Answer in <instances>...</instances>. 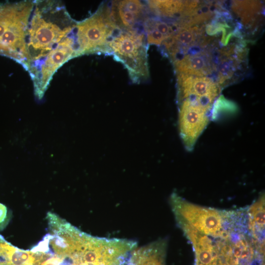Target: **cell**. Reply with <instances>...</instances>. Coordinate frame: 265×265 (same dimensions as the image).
I'll list each match as a JSON object with an SVG mask.
<instances>
[{
  "label": "cell",
  "instance_id": "obj_1",
  "mask_svg": "<svg viewBox=\"0 0 265 265\" xmlns=\"http://www.w3.org/2000/svg\"><path fill=\"white\" fill-rule=\"evenodd\" d=\"M46 218L48 232L31 249L36 265H121L136 242L94 237L54 213Z\"/></svg>",
  "mask_w": 265,
  "mask_h": 265
},
{
  "label": "cell",
  "instance_id": "obj_2",
  "mask_svg": "<svg viewBox=\"0 0 265 265\" xmlns=\"http://www.w3.org/2000/svg\"><path fill=\"white\" fill-rule=\"evenodd\" d=\"M77 22L56 0H35L27 30L25 61L28 72L36 67L73 30Z\"/></svg>",
  "mask_w": 265,
  "mask_h": 265
},
{
  "label": "cell",
  "instance_id": "obj_3",
  "mask_svg": "<svg viewBox=\"0 0 265 265\" xmlns=\"http://www.w3.org/2000/svg\"><path fill=\"white\" fill-rule=\"evenodd\" d=\"M33 0L0 3V54L24 65Z\"/></svg>",
  "mask_w": 265,
  "mask_h": 265
},
{
  "label": "cell",
  "instance_id": "obj_4",
  "mask_svg": "<svg viewBox=\"0 0 265 265\" xmlns=\"http://www.w3.org/2000/svg\"><path fill=\"white\" fill-rule=\"evenodd\" d=\"M107 53L112 54L127 69L133 82L149 77L147 43L144 30L138 28L122 29L117 27L107 45Z\"/></svg>",
  "mask_w": 265,
  "mask_h": 265
},
{
  "label": "cell",
  "instance_id": "obj_5",
  "mask_svg": "<svg viewBox=\"0 0 265 265\" xmlns=\"http://www.w3.org/2000/svg\"><path fill=\"white\" fill-rule=\"evenodd\" d=\"M117 27L109 5L102 3L93 15L77 22L73 29L76 57L88 53H107L108 43Z\"/></svg>",
  "mask_w": 265,
  "mask_h": 265
},
{
  "label": "cell",
  "instance_id": "obj_6",
  "mask_svg": "<svg viewBox=\"0 0 265 265\" xmlns=\"http://www.w3.org/2000/svg\"><path fill=\"white\" fill-rule=\"evenodd\" d=\"M170 204L178 223L188 225L205 235L217 236L222 233V217L215 210L190 203L175 193Z\"/></svg>",
  "mask_w": 265,
  "mask_h": 265
},
{
  "label": "cell",
  "instance_id": "obj_7",
  "mask_svg": "<svg viewBox=\"0 0 265 265\" xmlns=\"http://www.w3.org/2000/svg\"><path fill=\"white\" fill-rule=\"evenodd\" d=\"M75 52L73 30L36 67L28 72L33 82L35 95L39 99L43 96L57 70L66 62L76 57Z\"/></svg>",
  "mask_w": 265,
  "mask_h": 265
},
{
  "label": "cell",
  "instance_id": "obj_8",
  "mask_svg": "<svg viewBox=\"0 0 265 265\" xmlns=\"http://www.w3.org/2000/svg\"><path fill=\"white\" fill-rule=\"evenodd\" d=\"M179 100H186L212 113L213 105L219 96L220 88L211 79L183 74L177 75Z\"/></svg>",
  "mask_w": 265,
  "mask_h": 265
},
{
  "label": "cell",
  "instance_id": "obj_9",
  "mask_svg": "<svg viewBox=\"0 0 265 265\" xmlns=\"http://www.w3.org/2000/svg\"><path fill=\"white\" fill-rule=\"evenodd\" d=\"M180 103L179 114L180 136L185 148L191 151L209 123L211 112L186 100Z\"/></svg>",
  "mask_w": 265,
  "mask_h": 265
},
{
  "label": "cell",
  "instance_id": "obj_10",
  "mask_svg": "<svg viewBox=\"0 0 265 265\" xmlns=\"http://www.w3.org/2000/svg\"><path fill=\"white\" fill-rule=\"evenodd\" d=\"M109 5V4H108ZM111 17L116 25L122 29L137 28L143 24L145 6L139 0H115L109 3Z\"/></svg>",
  "mask_w": 265,
  "mask_h": 265
},
{
  "label": "cell",
  "instance_id": "obj_11",
  "mask_svg": "<svg viewBox=\"0 0 265 265\" xmlns=\"http://www.w3.org/2000/svg\"><path fill=\"white\" fill-rule=\"evenodd\" d=\"M165 243L158 241L133 249L128 265H164Z\"/></svg>",
  "mask_w": 265,
  "mask_h": 265
},
{
  "label": "cell",
  "instance_id": "obj_12",
  "mask_svg": "<svg viewBox=\"0 0 265 265\" xmlns=\"http://www.w3.org/2000/svg\"><path fill=\"white\" fill-rule=\"evenodd\" d=\"M34 253L18 248L0 235V265H36Z\"/></svg>",
  "mask_w": 265,
  "mask_h": 265
},
{
  "label": "cell",
  "instance_id": "obj_13",
  "mask_svg": "<svg viewBox=\"0 0 265 265\" xmlns=\"http://www.w3.org/2000/svg\"><path fill=\"white\" fill-rule=\"evenodd\" d=\"M183 231L193 245L198 265H212L215 257L212 241L207 235L189 226L186 227Z\"/></svg>",
  "mask_w": 265,
  "mask_h": 265
},
{
  "label": "cell",
  "instance_id": "obj_14",
  "mask_svg": "<svg viewBox=\"0 0 265 265\" xmlns=\"http://www.w3.org/2000/svg\"><path fill=\"white\" fill-rule=\"evenodd\" d=\"M174 65L178 74L204 77L212 71L204 55H186L174 62Z\"/></svg>",
  "mask_w": 265,
  "mask_h": 265
},
{
  "label": "cell",
  "instance_id": "obj_15",
  "mask_svg": "<svg viewBox=\"0 0 265 265\" xmlns=\"http://www.w3.org/2000/svg\"><path fill=\"white\" fill-rule=\"evenodd\" d=\"M148 6L155 13L167 17L184 16L187 11V1L149 0Z\"/></svg>",
  "mask_w": 265,
  "mask_h": 265
},
{
  "label": "cell",
  "instance_id": "obj_16",
  "mask_svg": "<svg viewBox=\"0 0 265 265\" xmlns=\"http://www.w3.org/2000/svg\"><path fill=\"white\" fill-rule=\"evenodd\" d=\"M250 228L255 236L259 231L263 232L265 227V196L262 195L253 204L248 210Z\"/></svg>",
  "mask_w": 265,
  "mask_h": 265
},
{
  "label": "cell",
  "instance_id": "obj_17",
  "mask_svg": "<svg viewBox=\"0 0 265 265\" xmlns=\"http://www.w3.org/2000/svg\"><path fill=\"white\" fill-rule=\"evenodd\" d=\"M259 6V2L256 1H236L233 8L244 21L247 22L248 17L256 12Z\"/></svg>",
  "mask_w": 265,
  "mask_h": 265
},
{
  "label": "cell",
  "instance_id": "obj_18",
  "mask_svg": "<svg viewBox=\"0 0 265 265\" xmlns=\"http://www.w3.org/2000/svg\"><path fill=\"white\" fill-rule=\"evenodd\" d=\"M230 51L226 52V58H223L221 61L218 68V80L217 84L220 87L224 82L232 77L234 74V65L233 59L228 56L230 53Z\"/></svg>",
  "mask_w": 265,
  "mask_h": 265
},
{
  "label": "cell",
  "instance_id": "obj_19",
  "mask_svg": "<svg viewBox=\"0 0 265 265\" xmlns=\"http://www.w3.org/2000/svg\"><path fill=\"white\" fill-rule=\"evenodd\" d=\"M145 32L146 33V41L147 44H152L158 46L161 45L167 38L157 30L150 27H144Z\"/></svg>",
  "mask_w": 265,
  "mask_h": 265
},
{
  "label": "cell",
  "instance_id": "obj_20",
  "mask_svg": "<svg viewBox=\"0 0 265 265\" xmlns=\"http://www.w3.org/2000/svg\"><path fill=\"white\" fill-rule=\"evenodd\" d=\"M9 220L7 208L0 203V230H2L6 226Z\"/></svg>",
  "mask_w": 265,
  "mask_h": 265
},
{
  "label": "cell",
  "instance_id": "obj_21",
  "mask_svg": "<svg viewBox=\"0 0 265 265\" xmlns=\"http://www.w3.org/2000/svg\"><path fill=\"white\" fill-rule=\"evenodd\" d=\"M224 261L223 260L219 261L217 265H232L225 258L224 259Z\"/></svg>",
  "mask_w": 265,
  "mask_h": 265
}]
</instances>
